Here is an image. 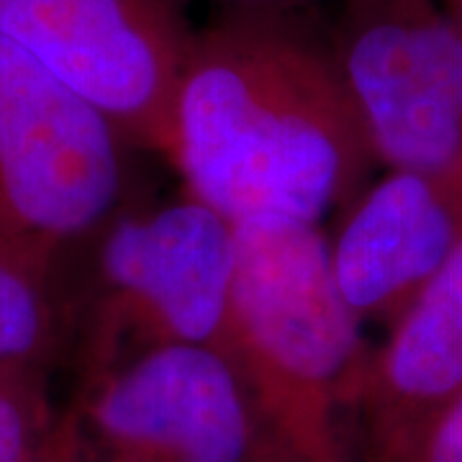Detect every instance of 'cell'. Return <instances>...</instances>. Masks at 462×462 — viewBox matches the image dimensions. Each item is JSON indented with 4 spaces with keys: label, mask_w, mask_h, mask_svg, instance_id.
Wrapping results in <instances>:
<instances>
[{
    "label": "cell",
    "mask_w": 462,
    "mask_h": 462,
    "mask_svg": "<svg viewBox=\"0 0 462 462\" xmlns=\"http://www.w3.org/2000/svg\"><path fill=\"white\" fill-rule=\"evenodd\" d=\"M224 11H249V14H285L309 16L321 0H221Z\"/></svg>",
    "instance_id": "obj_13"
},
{
    "label": "cell",
    "mask_w": 462,
    "mask_h": 462,
    "mask_svg": "<svg viewBox=\"0 0 462 462\" xmlns=\"http://www.w3.org/2000/svg\"><path fill=\"white\" fill-rule=\"evenodd\" d=\"M167 157L185 193L234 224L319 226L378 165L329 33L309 16L249 11L193 33Z\"/></svg>",
    "instance_id": "obj_1"
},
{
    "label": "cell",
    "mask_w": 462,
    "mask_h": 462,
    "mask_svg": "<svg viewBox=\"0 0 462 462\" xmlns=\"http://www.w3.org/2000/svg\"><path fill=\"white\" fill-rule=\"evenodd\" d=\"M327 33L378 165L462 185V33L442 0H337Z\"/></svg>",
    "instance_id": "obj_6"
},
{
    "label": "cell",
    "mask_w": 462,
    "mask_h": 462,
    "mask_svg": "<svg viewBox=\"0 0 462 462\" xmlns=\"http://www.w3.org/2000/svg\"><path fill=\"white\" fill-rule=\"evenodd\" d=\"M90 239L80 370L154 346H224L239 257L234 221L182 193L121 208Z\"/></svg>",
    "instance_id": "obj_3"
},
{
    "label": "cell",
    "mask_w": 462,
    "mask_h": 462,
    "mask_svg": "<svg viewBox=\"0 0 462 462\" xmlns=\"http://www.w3.org/2000/svg\"><path fill=\"white\" fill-rule=\"evenodd\" d=\"M331 281L360 321H396L462 245V185L385 170L345 206Z\"/></svg>",
    "instance_id": "obj_8"
},
{
    "label": "cell",
    "mask_w": 462,
    "mask_h": 462,
    "mask_svg": "<svg viewBox=\"0 0 462 462\" xmlns=\"http://www.w3.org/2000/svg\"><path fill=\"white\" fill-rule=\"evenodd\" d=\"M57 254L0 236V370H42L60 331Z\"/></svg>",
    "instance_id": "obj_10"
},
{
    "label": "cell",
    "mask_w": 462,
    "mask_h": 462,
    "mask_svg": "<svg viewBox=\"0 0 462 462\" xmlns=\"http://www.w3.org/2000/svg\"><path fill=\"white\" fill-rule=\"evenodd\" d=\"M57 462H264L229 357L172 345L80 370L57 413Z\"/></svg>",
    "instance_id": "obj_4"
},
{
    "label": "cell",
    "mask_w": 462,
    "mask_h": 462,
    "mask_svg": "<svg viewBox=\"0 0 462 462\" xmlns=\"http://www.w3.org/2000/svg\"><path fill=\"white\" fill-rule=\"evenodd\" d=\"M54 431L42 370H0V462H57Z\"/></svg>",
    "instance_id": "obj_11"
},
{
    "label": "cell",
    "mask_w": 462,
    "mask_h": 462,
    "mask_svg": "<svg viewBox=\"0 0 462 462\" xmlns=\"http://www.w3.org/2000/svg\"><path fill=\"white\" fill-rule=\"evenodd\" d=\"M236 281L221 352L245 388L264 462H360L370 346L329 270L319 226L236 224Z\"/></svg>",
    "instance_id": "obj_2"
},
{
    "label": "cell",
    "mask_w": 462,
    "mask_h": 462,
    "mask_svg": "<svg viewBox=\"0 0 462 462\" xmlns=\"http://www.w3.org/2000/svg\"><path fill=\"white\" fill-rule=\"evenodd\" d=\"M409 462H462V398L424 434Z\"/></svg>",
    "instance_id": "obj_12"
},
{
    "label": "cell",
    "mask_w": 462,
    "mask_h": 462,
    "mask_svg": "<svg viewBox=\"0 0 462 462\" xmlns=\"http://www.w3.org/2000/svg\"><path fill=\"white\" fill-rule=\"evenodd\" d=\"M442 5H445V11L449 14V18L455 21V26L462 33V0H442Z\"/></svg>",
    "instance_id": "obj_14"
},
{
    "label": "cell",
    "mask_w": 462,
    "mask_h": 462,
    "mask_svg": "<svg viewBox=\"0 0 462 462\" xmlns=\"http://www.w3.org/2000/svg\"><path fill=\"white\" fill-rule=\"evenodd\" d=\"M124 134L0 36V236L60 254L124 208Z\"/></svg>",
    "instance_id": "obj_5"
},
{
    "label": "cell",
    "mask_w": 462,
    "mask_h": 462,
    "mask_svg": "<svg viewBox=\"0 0 462 462\" xmlns=\"http://www.w3.org/2000/svg\"><path fill=\"white\" fill-rule=\"evenodd\" d=\"M175 0H0V36L93 103L132 147L170 154L193 42Z\"/></svg>",
    "instance_id": "obj_7"
},
{
    "label": "cell",
    "mask_w": 462,
    "mask_h": 462,
    "mask_svg": "<svg viewBox=\"0 0 462 462\" xmlns=\"http://www.w3.org/2000/svg\"><path fill=\"white\" fill-rule=\"evenodd\" d=\"M462 398V245L370 349L357 411V460L409 462Z\"/></svg>",
    "instance_id": "obj_9"
}]
</instances>
